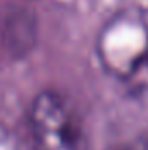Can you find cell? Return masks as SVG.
Segmentation results:
<instances>
[{
  "label": "cell",
  "instance_id": "1",
  "mask_svg": "<svg viewBox=\"0 0 148 150\" xmlns=\"http://www.w3.org/2000/svg\"><path fill=\"white\" fill-rule=\"evenodd\" d=\"M101 68L131 93H148V16L125 9L113 14L96 37Z\"/></svg>",
  "mask_w": 148,
  "mask_h": 150
},
{
  "label": "cell",
  "instance_id": "2",
  "mask_svg": "<svg viewBox=\"0 0 148 150\" xmlns=\"http://www.w3.org/2000/svg\"><path fill=\"white\" fill-rule=\"evenodd\" d=\"M33 150H87L80 113L61 93L45 89L33 98L28 110Z\"/></svg>",
  "mask_w": 148,
  "mask_h": 150
},
{
  "label": "cell",
  "instance_id": "3",
  "mask_svg": "<svg viewBox=\"0 0 148 150\" xmlns=\"http://www.w3.org/2000/svg\"><path fill=\"white\" fill-rule=\"evenodd\" d=\"M0 150H25L18 136L2 124H0Z\"/></svg>",
  "mask_w": 148,
  "mask_h": 150
},
{
  "label": "cell",
  "instance_id": "4",
  "mask_svg": "<svg viewBox=\"0 0 148 150\" xmlns=\"http://www.w3.org/2000/svg\"><path fill=\"white\" fill-rule=\"evenodd\" d=\"M117 150H148V143L147 142H138L131 147H124V149H117Z\"/></svg>",
  "mask_w": 148,
  "mask_h": 150
}]
</instances>
